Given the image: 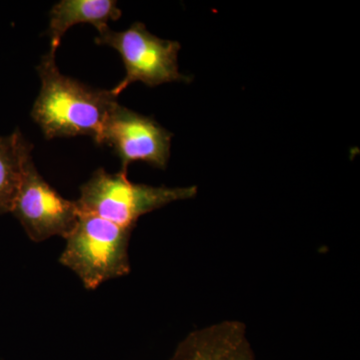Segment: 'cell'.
Masks as SVG:
<instances>
[{
    "mask_svg": "<svg viewBox=\"0 0 360 360\" xmlns=\"http://www.w3.org/2000/svg\"><path fill=\"white\" fill-rule=\"evenodd\" d=\"M169 360H255L245 326L224 321L194 331L182 340Z\"/></svg>",
    "mask_w": 360,
    "mask_h": 360,
    "instance_id": "7",
    "label": "cell"
},
{
    "mask_svg": "<svg viewBox=\"0 0 360 360\" xmlns=\"http://www.w3.org/2000/svg\"><path fill=\"white\" fill-rule=\"evenodd\" d=\"M11 213L28 238L40 243L53 236L65 238L75 229L80 212L77 201L66 200L49 186L30 160Z\"/></svg>",
    "mask_w": 360,
    "mask_h": 360,
    "instance_id": "5",
    "label": "cell"
},
{
    "mask_svg": "<svg viewBox=\"0 0 360 360\" xmlns=\"http://www.w3.org/2000/svg\"><path fill=\"white\" fill-rule=\"evenodd\" d=\"M98 33L96 44L108 45L117 51L127 70L125 77L110 90L113 96L117 97L135 82L150 87L168 82H191V77L179 72V42L151 34L143 23L134 22L123 32H113L108 26Z\"/></svg>",
    "mask_w": 360,
    "mask_h": 360,
    "instance_id": "4",
    "label": "cell"
},
{
    "mask_svg": "<svg viewBox=\"0 0 360 360\" xmlns=\"http://www.w3.org/2000/svg\"><path fill=\"white\" fill-rule=\"evenodd\" d=\"M32 146L20 130L0 136V214L11 212L20 191Z\"/></svg>",
    "mask_w": 360,
    "mask_h": 360,
    "instance_id": "9",
    "label": "cell"
},
{
    "mask_svg": "<svg viewBox=\"0 0 360 360\" xmlns=\"http://www.w3.org/2000/svg\"><path fill=\"white\" fill-rule=\"evenodd\" d=\"M198 187L150 186L136 184L120 172L110 174L99 168L80 188L77 200L82 213L96 215L123 227L134 229L142 215L177 200H189Z\"/></svg>",
    "mask_w": 360,
    "mask_h": 360,
    "instance_id": "3",
    "label": "cell"
},
{
    "mask_svg": "<svg viewBox=\"0 0 360 360\" xmlns=\"http://www.w3.org/2000/svg\"><path fill=\"white\" fill-rule=\"evenodd\" d=\"M122 11L113 0H61L51 11V51L56 53L63 35L71 26L89 23L101 32L108 21L120 20Z\"/></svg>",
    "mask_w": 360,
    "mask_h": 360,
    "instance_id": "8",
    "label": "cell"
},
{
    "mask_svg": "<svg viewBox=\"0 0 360 360\" xmlns=\"http://www.w3.org/2000/svg\"><path fill=\"white\" fill-rule=\"evenodd\" d=\"M41 89L32 116L45 139L87 135L103 144L104 127L117 97L65 77L56 63V53L45 54L37 66Z\"/></svg>",
    "mask_w": 360,
    "mask_h": 360,
    "instance_id": "1",
    "label": "cell"
},
{
    "mask_svg": "<svg viewBox=\"0 0 360 360\" xmlns=\"http://www.w3.org/2000/svg\"><path fill=\"white\" fill-rule=\"evenodd\" d=\"M174 134L153 117L139 115L116 103L105 127L103 144L115 149L122 161L123 174L134 161H144L160 169H165L170 158Z\"/></svg>",
    "mask_w": 360,
    "mask_h": 360,
    "instance_id": "6",
    "label": "cell"
},
{
    "mask_svg": "<svg viewBox=\"0 0 360 360\" xmlns=\"http://www.w3.org/2000/svg\"><path fill=\"white\" fill-rule=\"evenodd\" d=\"M132 229L89 213H79L66 236L59 262L72 270L86 290L130 271L129 245Z\"/></svg>",
    "mask_w": 360,
    "mask_h": 360,
    "instance_id": "2",
    "label": "cell"
}]
</instances>
